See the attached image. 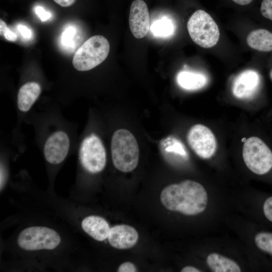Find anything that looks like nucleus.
I'll use <instances>...</instances> for the list:
<instances>
[{
	"instance_id": "1a4fd4ad",
	"label": "nucleus",
	"mask_w": 272,
	"mask_h": 272,
	"mask_svg": "<svg viewBox=\"0 0 272 272\" xmlns=\"http://www.w3.org/2000/svg\"><path fill=\"white\" fill-rule=\"evenodd\" d=\"M70 148L69 135L62 130L52 133L46 140L43 154L46 160L52 164L61 163L66 158Z\"/></svg>"
},
{
	"instance_id": "f8f14e48",
	"label": "nucleus",
	"mask_w": 272,
	"mask_h": 272,
	"mask_svg": "<svg viewBox=\"0 0 272 272\" xmlns=\"http://www.w3.org/2000/svg\"><path fill=\"white\" fill-rule=\"evenodd\" d=\"M138 238L137 230L133 227L124 224L112 227L108 237L110 244L120 249L132 247L136 244Z\"/></svg>"
},
{
	"instance_id": "4be33fe9",
	"label": "nucleus",
	"mask_w": 272,
	"mask_h": 272,
	"mask_svg": "<svg viewBox=\"0 0 272 272\" xmlns=\"http://www.w3.org/2000/svg\"><path fill=\"white\" fill-rule=\"evenodd\" d=\"M260 12L264 17L272 21V0H263Z\"/></svg>"
},
{
	"instance_id": "423d86ee",
	"label": "nucleus",
	"mask_w": 272,
	"mask_h": 272,
	"mask_svg": "<svg viewBox=\"0 0 272 272\" xmlns=\"http://www.w3.org/2000/svg\"><path fill=\"white\" fill-rule=\"evenodd\" d=\"M79 159L84 168L91 173H97L104 168L106 153L100 138L91 133L84 138L80 144Z\"/></svg>"
},
{
	"instance_id": "412c9836",
	"label": "nucleus",
	"mask_w": 272,
	"mask_h": 272,
	"mask_svg": "<svg viewBox=\"0 0 272 272\" xmlns=\"http://www.w3.org/2000/svg\"><path fill=\"white\" fill-rule=\"evenodd\" d=\"M1 35H3L6 39L10 41H16L18 39L17 35L12 31L7 26L4 21L0 20Z\"/></svg>"
},
{
	"instance_id": "b1692460",
	"label": "nucleus",
	"mask_w": 272,
	"mask_h": 272,
	"mask_svg": "<svg viewBox=\"0 0 272 272\" xmlns=\"http://www.w3.org/2000/svg\"><path fill=\"white\" fill-rule=\"evenodd\" d=\"M35 12L42 21H46L51 17V14L46 11L42 7H36Z\"/></svg>"
},
{
	"instance_id": "7ed1b4c3",
	"label": "nucleus",
	"mask_w": 272,
	"mask_h": 272,
	"mask_svg": "<svg viewBox=\"0 0 272 272\" xmlns=\"http://www.w3.org/2000/svg\"><path fill=\"white\" fill-rule=\"evenodd\" d=\"M109 50L110 44L105 37L93 36L76 50L73 58V65L79 71H89L107 58Z\"/></svg>"
},
{
	"instance_id": "20e7f679",
	"label": "nucleus",
	"mask_w": 272,
	"mask_h": 272,
	"mask_svg": "<svg viewBox=\"0 0 272 272\" xmlns=\"http://www.w3.org/2000/svg\"><path fill=\"white\" fill-rule=\"evenodd\" d=\"M187 28L193 41L203 48L214 46L220 38L217 24L203 10H199L192 14L187 22Z\"/></svg>"
},
{
	"instance_id": "cd10ccee",
	"label": "nucleus",
	"mask_w": 272,
	"mask_h": 272,
	"mask_svg": "<svg viewBox=\"0 0 272 272\" xmlns=\"http://www.w3.org/2000/svg\"><path fill=\"white\" fill-rule=\"evenodd\" d=\"M6 180V171L4 167L1 166V189L5 186Z\"/></svg>"
},
{
	"instance_id": "f3484780",
	"label": "nucleus",
	"mask_w": 272,
	"mask_h": 272,
	"mask_svg": "<svg viewBox=\"0 0 272 272\" xmlns=\"http://www.w3.org/2000/svg\"><path fill=\"white\" fill-rule=\"evenodd\" d=\"M206 262L214 272H240L239 265L232 259L217 253L209 254Z\"/></svg>"
},
{
	"instance_id": "aec40b11",
	"label": "nucleus",
	"mask_w": 272,
	"mask_h": 272,
	"mask_svg": "<svg viewBox=\"0 0 272 272\" xmlns=\"http://www.w3.org/2000/svg\"><path fill=\"white\" fill-rule=\"evenodd\" d=\"M261 211L264 219L272 224V195L264 199L261 206Z\"/></svg>"
},
{
	"instance_id": "9b49d317",
	"label": "nucleus",
	"mask_w": 272,
	"mask_h": 272,
	"mask_svg": "<svg viewBox=\"0 0 272 272\" xmlns=\"http://www.w3.org/2000/svg\"><path fill=\"white\" fill-rule=\"evenodd\" d=\"M260 83V76L257 72L253 70L245 71L234 80L233 94L238 99H250L257 92Z\"/></svg>"
},
{
	"instance_id": "6ab92c4d",
	"label": "nucleus",
	"mask_w": 272,
	"mask_h": 272,
	"mask_svg": "<svg viewBox=\"0 0 272 272\" xmlns=\"http://www.w3.org/2000/svg\"><path fill=\"white\" fill-rule=\"evenodd\" d=\"M151 29L155 36L166 37L172 33L173 25L169 20L164 19L154 22Z\"/></svg>"
},
{
	"instance_id": "f257e3e1",
	"label": "nucleus",
	"mask_w": 272,
	"mask_h": 272,
	"mask_svg": "<svg viewBox=\"0 0 272 272\" xmlns=\"http://www.w3.org/2000/svg\"><path fill=\"white\" fill-rule=\"evenodd\" d=\"M160 199L167 209L188 216L203 212L208 202V194L204 187L191 180L166 186L161 192Z\"/></svg>"
},
{
	"instance_id": "6e6552de",
	"label": "nucleus",
	"mask_w": 272,
	"mask_h": 272,
	"mask_svg": "<svg viewBox=\"0 0 272 272\" xmlns=\"http://www.w3.org/2000/svg\"><path fill=\"white\" fill-rule=\"evenodd\" d=\"M187 141L193 151L201 158H210L216 151L217 141L214 134L202 124H195L189 129Z\"/></svg>"
},
{
	"instance_id": "9d476101",
	"label": "nucleus",
	"mask_w": 272,
	"mask_h": 272,
	"mask_svg": "<svg viewBox=\"0 0 272 272\" xmlns=\"http://www.w3.org/2000/svg\"><path fill=\"white\" fill-rule=\"evenodd\" d=\"M150 24L147 4L143 0H134L130 8L129 25L130 30L137 39L144 37L148 33Z\"/></svg>"
},
{
	"instance_id": "a211bd4d",
	"label": "nucleus",
	"mask_w": 272,
	"mask_h": 272,
	"mask_svg": "<svg viewBox=\"0 0 272 272\" xmlns=\"http://www.w3.org/2000/svg\"><path fill=\"white\" fill-rule=\"evenodd\" d=\"M160 149L166 157L187 159L188 153L183 144L177 138L170 136L160 142Z\"/></svg>"
},
{
	"instance_id": "5701e85b",
	"label": "nucleus",
	"mask_w": 272,
	"mask_h": 272,
	"mask_svg": "<svg viewBox=\"0 0 272 272\" xmlns=\"http://www.w3.org/2000/svg\"><path fill=\"white\" fill-rule=\"evenodd\" d=\"M76 34V30L74 27H69L66 29L62 35V42L65 45H70L71 42Z\"/></svg>"
},
{
	"instance_id": "bb28decb",
	"label": "nucleus",
	"mask_w": 272,
	"mask_h": 272,
	"mask_svg": "<svg viewBox=\"0 0 272 272\" xmlns=\"http://www.w3.org/2000/svg\"><path fill=\"white\" fill-rule=\"evenodd\" d=\"M55 3L62 7H68L73 5L76 0H53Z\"/></svg>"
},
{
	"instance_id": "f03ea898",
	"label": "nucleus",
	"mask_w": 272,
	"mask_h": 272,
	"mask_svg": "<svg viewBox=\"0 0 272 272\" xmlns=\"http://www.w3.org/2000/svg\"><path fill=\"white\" fill-rule=\"evenodd\" d=\"M111 152L114 166L118 170L128 172L138 165L139 148L134 135L128 130L119 129L113 134Z\"/></svg>"
},
{
	"instance_id": "c756f323",
	"label": "nucleus",
	"mask_w": 272,
	"mask_h": 272,
	"mask_svg": "<svg viewBox=\"0 0 272 272\" xmlns=\"http://www.w3.org/2000/svg\"><path fill=\"white\" fill-rule=\"evenodd\" d=\"M235 3L242 6H245L250 4L253 0H232Z\"/></svg>"
},
{
	"instance_id": "393cba45",
	"label": "nucleus",
	"mask_w": 272,
	"mask_h": 272,
	"mask_svg": "<svg viewBox=\"0 0 272 272\" xmlns=\"http://www.w3.org/2000/svg\"><path fill=\"white\" fill-rule=\"evenodd\" d=\"M137 271L135 265L130 262L122 263L117 269V271L118 272H135Z\"/></svg>"
},
{
	"instance_id": "4468645a",
	"label": "nucleus",
	"mask_w": 272,
	"mask_h": 272,
	"mask_svg": "<svg viewBox=\"0 0 272 272\" xmlns=\"http://www.w3.org/2000/svg\"><path fill=\"white\" fill-rule=\"evenodd\" d=\"M83 230L97 241H103L108 237L110 227L103 218L97 216H90L82 222Z\"/></svg>"
},
{
	"instance_id": "c85d7f7f",
	"label": "nucleus",
	"mask_w": 272,
	"mask_h": 272,
	"mask_svg": "<svg viewBox=\"0 0 272 272\" xmlns=\"http://www.w3.org/2000/svg\"><path fill=\"white\" fill-rule=\"evenodd\" d=\"M181 272H200V270L191 266H186L184 267L181 270Z\"/></svg>"
},
{
	"instance_id": "dca6fc26",
	"label": "nucleus",
	"mask_w": 272,
	"mask_h": 272,
	"mask_svg": "<svg viewBox=\"0 0 272 272\" xmlns=\"http://www.w3.org/2000/svg\"><path fill=\"white\" fill-rule=\"evenodd\" d=\"M179 86L187 90H197L206 86L208 79L200 73L183 71L179 72L176 77Z\"/></svg>"
},
{
	"instance_id": "0eeeda50",
	"label": "nucleus",
	"mask_w": 272,
	"mask_h": 272,
	"mask_svg": "<svg viewBox=\"0 0 272 272\" xmlns=\"http://www.w3.org/2000/svg\"><path fill=\"white\" fill-rule=\"evenodd\" d=\"M19 246L26 250L53 249L61 241L55 230L42 226H34L23 230L18 238Z\"/></svg>"
},
{
	"instance_id": "2eb2a0df",
	"label": "nucleus",
	"mask_w": 272,
	"mask_h": 272,
	"mask_svg": "<svg viewBox=\"0 0 272 272\" xmlns=\"http://www.w3.org/2000/svg\"><path fill=\"white\" fill-rule=\"evenodd\" d=\"M246 42L252 49L263 52L270 51L272 50V33L263 29L253 30L247 36Z\"/></svg>"
},
{
	"instance_id": "ddd939ff",
	"label": "nucleus",
	"mask_w": 272,
	"mask_h": 272,
	"mask_svg": "<svg viewBox=\"0 0 272 272\" xmlns=\"http://www.w3.org/2000/svg\"><path fill=\"white\" fill-rule=\"evenodd\" d=\"M41 92L40 85L35 82H29L23 85L17 95V106L23 112H28L39 97Z\"/></svg>"
},
{
	"instance_id": "a878e982",
	"label": "nucleus",
	"mask_w": 272,
	"mask_h": 272,
	"mask_svg": "<svg viewBox=\"0 0 272 272\" xmlns=\"http://www.w3.org/2000/svg\"><path fill=\"white\" fill-rule=\"evenodd\" d=\"M18 29L21 35L25 38L29 39L32 36L31 30L26 26L19 25L18 26Z\"/></svg>"
},
{
	"instance_id": "7c9ffc66",
	"label": "nucleus",
	"mask_w": 272,
	"mask_h": 272,
	"mask_svg": "<svg viewBox=\"0 0 272 272\" xmlns=\"http://www.w3.org/2000/svg\"><path fill=\"white\" fill-rule=\"evenodd\" d=\"M269 77H270V79H271V81H272V69H271V70H270V73H269Z\"/></svg>"
},
{
	"instance_id": "39448f33",
	"label": "nucleus",
	"mask_w": 272,
	"mask_h": 272,
	"mask_svg": "<svg viewBox=\"0 0 272 272\" xmlns=\"http://www.w3.org/2000/svg\"><path fill=\"white\" fill-rule=\"evenodd\" d=\"M242 156L247 168L257 175H265L272 171V151L257 137H251L245 141Z\"/></svg>"
}]
</instances>
